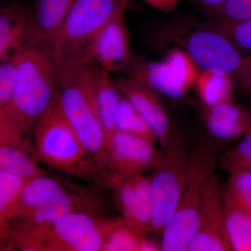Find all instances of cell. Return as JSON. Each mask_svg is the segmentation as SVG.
Wrapping results in <instances>:
<instances>
[{
	"mask_svg": "<svg viewBox=\"0 0 251 251\" xmlns=\"http://www.w3.org/2000/svg\"><path fill=\"white\" fill-rule=\"evenodd\" d=\"M18 75L9 101L0 109V144L21 148L57 93L58 66L47 41L14 57Z\"/></svg>",
	"mask_w": 251,
	"mask_h": 251,
	"instance_id": "1",
	"label": "cell"
},
{
	"mask_svg": "<svg viewBox=\"0 0 251 251\" xmlns=\"http://www.w3.org/2000/svg\"><path fill=\"white\" fill-rule=\"evenodd\" d=\"M94 67L91 60L58 66L57 92L64 115L100 173H105L108 171L105 138L96 99Z\"/></svg>",
	"mask_w": 251,
	"mask_h": 251,
	"instance_id": "2",
	"label": "cell"
},
{
	"mask_svg": "<svg viewBox=\"0 0 251 251\" xmlns=\"http://www.w3.org/2000/svg\"><path fill=\"white\" fill-rule=\"evenodd\" d=\"M34 151L37 161L73 176L92 181L100 172L59 103L57 92L34 128Z\"/></svg>",
	"mask_w": 251,
	"mask_h": 251,
	"instance_id": "3",
	"label": "cell"
},
{
	"mask_svg": "<svg viewBox=\"0 0 251 251\" xmlns=\"http://www.w3.org/2000/svg\"><path fill=\"white\" fill-rule=\"evenodd\" d=\"M129 0H74L55 36L50 41L57 66L92 61V49L100 31L126 11Z\"/></svg>",
	"mask_w": 251,
	"mask_h": 251,
	"instance_id": "4",
	"label": "cell"
},
{
	"mask_svg": "<svg viewBox=\"0 0 251 251\" xmlns=\"http://www.w3.org/2000/svg\"><path fill=\"white\" fill-rule=\"evenodd\" d=\"M214 168L212 153L204 144L196 143L189 153L184 193L174 215L161 233V251H187L199 227L204 181Z\"/></svg>",
	"mask_w": 251,
	"mask_h": 251,
	"instance_id": "5",
	"label": "cell"
},
{
	"mask_svg": "<svg viewBox=\"0 0 251 251\" xmlns=\"http://www.w3.org/2000/svg\"><path fill=\"white\" fill-rule=\"evenodd\" d=\"M22 239L29 251H101L103 220L87 211H75L50 226L25 225Z\"/></svg>",
	"mask_w": 251,
	"mask_h": 251,
	"instance_id": "6",
	"label": "cell"
},
{
	"mask_svg": "<svg viewBox=\"0 0 251 251\" xmlns=\"http://www.w3.org/2000/svg\"><path fill=\"white\" fill-rule=\"evenodd\" d=\"M188 159L184 142L179 135L171 133L150 176L151 232L161 234L174 215L186 186Z\"/></svg>",
	"mask_w": 251,
	"mask_h": 251,
	"instance_id": "7",
	"label": "cell"
},
{
	"mask_svg": "<svg viewBox=\"0 0 251 251\" xmlns=\"http://www.w3.org/2000/svg\"><path fill=\"white\" fill-rule=\"evenodd\" d=\"M168 35L202 71L234 76L242 64V52L228 38L207 23L172 27Z\"/></svg>",
	"mask_w": 251,
	"mask_h": 251,
	"instance_id": "8",
	"label": "cell"
},
{
	"mask_svg": "<svg viewBox=\"0 0 251 251\" xmlns=\"http://www.w3.org/2000/svg\"><path fill=\"white\" fill-rule=\"evenodd\" d=\"M155 144L117 130L105 144L110 175L129 176L154 169L161 156Z\"/></svg>",
	"mask_w": 251,
	"mask_h": 251,
	"instance_id": "9",
	"label": "cell"
},
{
	"mask_svg": "<svg viewBox=\"0 0 251 251\" xmlns=\"http://www.w3.org/2000/svg\"><path fill=\"white\" fill-rule=\"evenodd\" d=\"M187 251H232L225 227L222 195L215 168L209 172L204 181L199 227Z\"/></svg>",
	"mask_w": 251,
	"mask_h": 251,
	"instance_id": "10",
	"label": "cell"
},
{
	"mask_svg": "<svg viewBox=\"0 0 251 251\" xmlns=\"http://www.w3.org/2000/svg\"><path fill=\"white\" fill-rule=\"evenodd\" d=\"M122 218L140 232H151V192L150 176L110 175Z\"/></svg>",
	"mask_w": 251,
	"mask_h": 251,
	"instance_id": "11",
	"label": "cell"
},
{
	"mask_svg": "<svg viewBox=\"0 0 251 251\" xmlns=\"http://www.w3.org/2000/svg\"><path fill=\"white\" fill-rule=\"evenodd\" d=\"M126 12L122 11L103 27L92 49V62L109 74L125 72L135 59L130 49Z\"/></svg>",
	"mask_w": 251,
	"mask_h": 251,
	"instance_id": "12",
	"label": "cell"
},
{
	"mask_svg": "<svg viewBox=\"0 0 251 251\" xmlns=\"http://www.w3.org/2000/svg\"><path fill=\"white\" fill-rule=\"evenodd\" d=\"M41 40L33 25L31 8L23 3L0 8V62Z\"/></svg>",
	"mask_w": 251,
	"mask_h": 251,
	"instance_id": "13",
	"label": "cell"
},
{
	"mask_svg": "<svg viewBox=\"0 0 251 251\" xmlns=\"http://www.w3.org/2000/svg\"><path fill=\"white\" fill-rule=\"evenodd\" d=\"M117 89L134 105L151 127L161 148L171 135L169 118L158 94L139 81L128 77L115 81Z\"/></svg>",
	"mask_w": 251,
	"mask_h": 251,
	"instance_id": "14",
	"label": "cell"
},
{
	"mask_svg": "<svg viewBox=\"0 0 251 251\" xmlns=\"http://www.w3.org/2000/svg\"><path fill=\"white\" fill-rule=\"evenodd\" d=\"M125 73L128 77L171 99L179 100L188 92L165 59L162 62H147L135 57Z\"/></svg>",
	"mask_w": 251,
	"mask_h": 251,
	"instance_id": "15",
	"label": "cell"
},
{
	"mask_svg": "<svg viewBox=\"0 0 251 251\" xmlns=\"http://www.w3.org/2000/svg\"><path fill=\"white\" fill-rule=\"evenodd\" d=\"M204 117L209 133L219 139H236L250 129L249 110L233 100L206 106Z\"/></svg>",
	"mask_w": 251,
	"mask_h": 251,
	"instance_id": "16",
	"label": "cell"
},
{
	"mask_svg": "<svg viewBox=\"0 0 251 251\" xmlns=\"http://www.w3.org/2000/svg\"><path fill=\"white\" fill-rule=\"evenodd\" d=\"M68 189L60 180L46 174L29 178L15 201L11 211L12 222L52 202Z\"/></svg>",
	"mask_w": 251,
	"mask_h": 251,
	"instance_id": "17",
	"label": "cell"
},
{
	"mask_svg": "<svg viewBox=\"0 0 251 251\" xmlns=\"http://www.w3.org/2000/svg\"><path fill=\"white\" fill-rule=\"evenodd\" d=\"M110 74L95 65L94 87L100 124L105 135V144L117 131L115 117L122 96Z\"/></svg>",
	"mask_w": 251,
	"mask_h": 251,
	"instance_id": "18",
	"label": "cell"
},
{
	"mask_svg": "<svg viewBox=\"0 0 251 251\" xmlns=\"http://www.w3.org/2000/svg\"><path fill=\"white\" fill-rule=\"evenodd\" d=\"M89 205L90 204L86 201H82L80 195L71 192L68 189L52 202L14 220L13 222L27 226H50L70 213L75 211L90 212L91 208Z\"/></svg>",
	"mask_w": 251,
	"mask_h": 251,
	"instance_id": "19",
	"label": "cell"
},
{
	"mask_svg": "<svg viewBox=\"0 0 251 251\" xmlns=\"http://www.w3.org/2000/svg\"><path fill=\"white\" fill-rule=\"evenodd\" d=\"M74 0H34L31 20L36 32L50 42L55 36Z\"/></svg>",
	"mask_w": 251,
	"mask_h": 251,
	"instance_id": "20",
	"label": "cell"
},
{
	"mask_svg": "<svg viewBox=\"0 0 251 251\" xmlns=\"http://www.w3.org/2000/svg\"><path fill=\"white\" fill-rule=\"evenodd\" d=\"M225 227L232 250L251 251V215L222 195Z\"/></svg>",
	"mask_w": 251,
	"mask_h": 251,
	"instance_id": "21",
	"label": "cell"
},
{
	"mask_svg": "<svg viewBox=\"0 0 251 251\" xmlns=\"http://www.w3.org/2000/svg\"><path fill=\"white\" fill-rule=\"evenodd\" d=\"M232 75L201 71L198 73L196 86L200 98L206 106H211L233 100L234 82Z\"/></svg>",
	"mask_w": 251,
	"mask_h": 251,
	"instance_id": "22",
	"label": "cell"
},
{
	"mask_svg": "<svg viewBox=\"0 0 251 251\" xmlns=\"http://www.w3.org/2000/svg\"><path fill=\"white\" fill-rule=\"evenodd\" d=\"M105 235L101 251H140L146 236L123 218L105 219Z\"/></svg>",
	"mask_w": 251,
	"mask_h": 251,
	"instance_id": "23",
	"label": "cell"
},
{
	"mask_svg": "<svg viewBox=\"0 0 251 251\" xmlns=\"http://www.w3.org/2000/svg\"><path fill=\"white\" fill-rule=\"evenodd\" d=\"M27 179L0 172V249H7L12 222L11 211Z\"/></svg>",
	"mask_w": 251,
	"mask_h": 251,
	"instance_id": "24",
	"label": "cell"
},
{
	"mask_svg": "<svg viewBox=\"0 0 251 251\" xmlns=\"http://www.w3.org/2000/svg\"><path fill=\"white\" fill-rule=\"evenodd\" d=\"M0 172L29 179L46 174L35 159L31 158L22 149L0 144Z\"/></svg>",
	"mask_w": 251,
	"mask_h": 251,
	"instance_id": "25",
	"label": "cell"
},
{
	"mask_svg": "<svg viewBox=\"0 0 251 251\" xmlns=\"http://www.w3.org/2000/svg\"><path fill=\"white\" fill-rule=\"evenodd\" d=\"M117 130L138 135L156 143L157 138L151 127L125 96L121 97L115 117Z\"/></svg>",
	"mask_w": 251,
	"mask_h": 251,
	"instance_id": "26",
	"label": "cell"
},
{
	"mask_svg": "<svg viewBox=\"0 0 251 251\" xmlns=\"http://www.w3.org/2000/svg\"><path fill=\"white\" fill-rule=\"evenodd\" d=\"M242 137L241 141L226 151L220 161V168L229 175L251 171V129Z\"/></svg>",
	"mask_w": 251,
	"mask_h": 251,
	"instance_id": "27",
	"label": "cell"
},
{
	"mask_svg": "<svg viewBox=\"0 0 251 251\" xmlns=\"http://www.w3.org/2000/svg\"><path fill=\"white\" fill-rule=\"evenodd\" d=\"M206 23L228 38L241 52L251 54V18L239 21L208 20Z\"/></svg>",
	"mask_w": 251,
	"mask_h": 251,
	"instance_id": "28",
	"label": "cell"
},
{
	"mask_svg": "<svg viewBox=\"0 0 251 251\" xmlns=\"http://www.w3.org/2000/svg\"><path fill=\"white\" fill-rule=\"evenodd\" d=\"M224 193L235 205L251 215V171L229 175Z\"/></svg>",
	"mask_w": 251,
	"mask_h": 251,
	"instance_id": "29",
	"label": "cell"
},
{
	"mask_svg": "<svg viewBox=\"0 0 251 251\" xmlns=\"http://www.w3.org/2000/svg\"><path fill=\"white\" fill-rule=\"evenodd\" d=\"M165 60L173 68L176 76L188 91L195 86L197 79L198 66L184 50L181 49L172 50Z\"/></svg>",
	"mask_w": 251,
	"mask_h": 251,
	"instance_id": "30",
	"label": "cell"
},
{
	"mask_svg": "<svg viewBox=\"0 0 251 251\" xmlns=\"http://www.w3.org/2000/svg\"><path fill=\"white\" fill-rule=\"evenodd\" d=\"M209 20L239 21L251 18V0H229L217 11L207 14Z\"/></svg>",
	"mask_w": 251,
	"mask_h": 251,
	"instance_id": "31",
	"label": "cell"
},
{
	"mask_svg": "<svg viewBox=\"0 0 251 251\" xmlns=\"http://www.w3.org/2000/svg\"><path fill=\"white\" fill-rule=\"evenodd\" d=\"M18 75V65L14 57L0 62V109L11 98Z\"/></svg>",
	"mask_w": 251,
	"mask_h": 251,
	"instance_id": "32",
	"label": "cell"
},
{
	"mask_svg": "<svg viewBox=\"0 0 251 251\" xmlns=\"http://www.w3.org/2000/svg\"><path fill=\"white\" fill-rule=\"evenodd\" d=\"M234 76L237 77L244 87L251 91V54L244 56L242 64Z\"/></svg>",
	"mask_w": 251,
	"mask_h": 251,
	"instance_id": "33",
	"label": "cell"
},
{
	"mask_svg": "<svg viewBox=\"0 0 251 251\" xmlns=\"http://www.w3.org/2000/svg\"><path fill=\"white\" fill-rule=\"evenodd\" d=\"M149 6L163 13L169 14L175 10L180 0H143Z\"/></svg>",
	"mask_w": 251,
	"mask_h": 251,
	"instance_id": "34",
	"label": "cell"
},
{
	"mask_svg": "<svg viewBox=\"0 0 251 251\" xmlns=\"http://www.w3.org/2000/svg\"><path fill=\"white\" fill-rule=\"evenodd\" d=\"M206 15L211 14L224 6L229 0H192Z\"/></svg>",
	"mask_w": 251,
	"mask_h": 251,
	"instance_id": "35",
	"label": "cell"
},
{
	"mask_svg": "<svg viewBox=\"0 0 251 251\" xmlns=\"http://www.w3.org/2000/svg\"><path fill=\"white\" fill-rule=\"evenodd\" d=\"M249 122H250V129H251V110H249Z\"/></svg>",
	"mask_w": 251,
	"mask_h": 251,
	"instance_id": "36",
	"label": "cell"
},
{
	"mask_svg": "<svg viewBox=\"0 0 251 251\" xmlns=\"http://www.w3.org/2000/svg\"><path fill=\"white\" fill-rule=\"evenodd\" d=\"M1 1V0H0V1Z\"/></svg>",
	"mask_w": 251,
	"mask_h": 251,
	"instance_id": "37",
	"label": "cell"
}]
</instances>
